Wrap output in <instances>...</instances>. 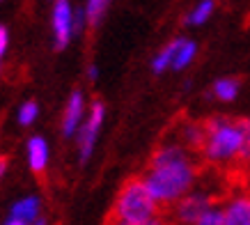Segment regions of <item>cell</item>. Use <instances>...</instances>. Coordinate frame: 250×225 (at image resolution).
<instances>
[{
	"mask_svg": "<svg viewBox=\"0 0 250 225\" xmlns=\"http://www.w3.org/2000/svg\"><path fill=\"white\" fill-rule=\"evenodd\" d=\"M145 184L161 204V209H170L182 195L195 188L200 180V161L197 154L184 147L172 134L154 150L147 173L143 175Z\"/></svg>",
	"mask_w": 250,
	"mask_h": 225,
	"instance_id": "cell-1",
	"label": "cell"
},
{
	"mask_svg": "<svg viewBox=\"0 0 250 225\" xmlns=\"http://www.w3.org/2000/svg\"><path fill=\"white\" fill-rule=\"evenodd\" d=\"M246 127L243 120H234L228 115H216L205 122V143L200 150V158L213 168H229L241 163Z\"/></svg>",
	"mask_w": 250,
	"mask_h": 225,
	"instance_id": "cell-2",
	"label": "cell"
},
{
	"mask_svg": "<svg viewBox=\"0 0 250 225\" xmlns=\"http://www.w3.org/2000/svg\"><path fill=\"white\" fill-rule=\"evenodd\" d=\"M161 211H163L161 204L154 200V195L149 193V188H147L143 177H131L120 188L108 221H115V223H138V221H147V218L159 216Z\"/></svg>",
	"mask_w": 250,
	"mask_h": 225,
	"instance_id": "cell-3",
	"label": "cell"
},
{
	"mask_svg": "<svg viewBox=\"0 0 250 225\" xmlns=\"http://www.w3.org/2000/svg\"><path fill=\"white\" fill-rule=\"evenodd\" d=\"M197 55V44L188 37L172 39L167 46H163L156 55L152 58V71L156 76L166 74V71H184Z\"/></svg>",
	"mask_w": 250,
	"mask_h": 225,
	"instance_id": "cell-4",
	"label": "cell"
},
{
	"mask_svg": "<svg viewBox=\"0 0 250 225\" xmlns=\"http://www.w3.org/2000/svg\"><path fill=\"white\" fill-rule=\"evenodd\" d=\"M213 202H218L213 193L205 188H190L186 195H182L177 202L170 207V225H193L202 216Z\"/></svg>",
	"mask_w": 250,
	"mask_h": 225,
	"instance_id": "cell-5",
	"label": "cell"
},
{
	"mask_svg": "<svg viewBox=\"0 0 250 225\" xmlns=\"http://www.w3.org/2000/svg\"><path fill=\"white\" fill-rule=\"evenodd\" d=\"M104 120H106V106H104V101H92V106L87 108V112H85L83 124H81L76 131L78 161H81V163H87V161H90L92 152L97 147L99 131L104 127Z\"/></svg>",
	"mask_w": 250,
	"mask_h": 225,
	"instance_id": "cell-6",
	"label": "cell"
},
{
	"mask_svg": "<svg viewBox=\"0 0 250 225\" xmlns=\"http://www.w3.org/2000/svg\"><path fill=\"white\" fill-rule=\"evenodd\" d=\"M51 28H53L55 51L67 48L69 42L76 37L74 35V7L69 0H55L53 12H51Z\"/></svg>",
	"mask_w": 250,
	"mask_h": 225,
	"instance_id": "cell-7",
	"label": "cell"
},
{
	"mask_svg": "<svg viewBox=\"0 0 250 225\" xmlns=\"http://www.w3.org/2000/svg\"><path fill=\"white\" fill-rule=\"evenodd\" d=\"M220 204L225 225H250V191L229 193Z\"/></svg>",
	"mask_w": 250,
	"mask_h": 225,
	"instance_id": "cell-8",
	"label": "cell"
},
{
	"mask_svg": "<svg viewBox=\"0 0 250 225\" xmlns=\"http://www.w3.org/2000/svg\"><path fill=\"white\" fill-rule=\"evenodd\" d=\"M87 106H85V97L81 90H74L69 94V101L64 106V115H62V134L64 138H74L78 127L83 124Z\"/></svg>",
	"mask_w": 250,
	"mask_h": 225,
	"instance_id": "cell-9",
	"label": "cell"
},
{
	"mask_svg": "<svg viewBox=\"0 0 250 225\" xmlns=\"http://www.w3.org/2000/svg\"><path fill=\"white\" fill-rule=\"evenodd\" d=\"M172 135L184 147H188L190 152H195L200 157V150H202V143H205V122L184 117V120L177 122V129L172 131Z\"/></svg>",
	"mask_w": 250,
	"mask_h": 225,
	"instance_id": "cell-10",
	"label": "cell"
},
{
	"mask_svg": "<svg viewBox=\"0 0 250 225\" xmlns=\"http://www.w3.org/2000/svg\"><path fill=\"white\" fill-rule=\"evenodd\" d=\"M48 157H51V152H48L46 138H42V135H32L30 140H28V163H30L32 173L35 175L44 173L46 165H48Z\"/></svg>",
	"mask_w": 250,
	"mask_h": 225,
	"instance_id": "cell-11",
	"label": "cell"
},
{
	"mask_svg": "<svg viewBox=\"0 0 250 225\" xmlns=\"http://www.w3.org/2000/svg\"><path fill=\"white\" fill-rule=\"evenodd\" d=\"M39 209H42V200H39L37 195H25V198H21V200H16V202L12 204L9 216L19 218V221H23L25 225H30L39 218Z\"/></svg>",
	"mask_w": 250,
	"mask_h": 225,
	"instance_id": "cell-12",
	"label": "cell"
},
{
	"mask_svg": "<svg viewBox=\"0 0 250 225\" xmlns=\"http://www.w3.org/2000/svg\"><path fill=\"white\" fill-rule=\"evenodd\" d=\"M241 92V83L239 78H232V76H223L218 81H213L211 90H209V97L220 101V104H232Z\"/></svg>",
	"mask_w": 250,
	"mask_h": 225,
	"instance_id": "cell-13",
	"label": "cell"
},
{
	"mask_svg": "<svg viewBox=\"0 0 250 225\" xmlns=\"http://www.w3.org/2000/svg\"><path fill=\"white\" fill-rule=\"evenodd\" d=\"M213 9H216V2H213V0H200L195 7L188 12L186 23H188V25H205V23L211 19Z\"/></svg>",
	"mask_w": 250,
	"mask_h": 225,
	"instance_id": "cell-14",
	"label": "cell"
},
{
	"mask_svg": "<svg viewBox=\"0 0 250 225\" xmlns=\"http://www.w3.org/2000/svg\"><path fill=\"white\" fill-rule=\"evenodd\" d=\"M108 7H110V0H87L85 2V19H87V25L90 28H97L101 19L106 16Z\"/></svg>",
	"mask_w": 250,
	"mask_h": 225,
	"instance_id": "cell-15",
	"label": "cell"
},
{
	"mask_svg": "<svg viewBox=\"0 0 250 225\" xmlns=\"http://www.w3.org/2000/svg\"><path fill=\"white\" fill-rule=\"evenodd\" d=\"M37 117H39V106L35 104V101H25V104L19 108V124H21V127H32Z\"/></svg>",
	"mask_w": 250,
	"mask_h": 225,
	"instance_id": "cell-16",
	"label": "cell"
},
{
	"mask_svg": "<svg viewBox=\"0 0 250 225\" xmlns=\"http://www.w3.org/2000/svg\"><path fill=\"white\" fill-rule=\"evenodd\" d=\"M193 225H225V221H223V211H220V204L213 202Z\"/></svg>",
	"mask_w": 250,
	"mask_h": 225,
	"instance_id": "cell-17",
	"label": "cell"
},
{
	"mask_svg": "<svg viewBox=\"0 0 250 225\" xmlns=\"http://www.w3.org/2000/svg\"><path fill=\"white\" fill-rule=\"evenodd\" d=\"M108 225H170L166 216H154V218H147V221H138V223H115V221H108Z\"/></svg>",
	"mask_w": 250,
	"mask_h": 225,
	"instance_id": "cell-18",
	"label": "cell"
},
{
	"mask_svg": "<svg viewBox=\"0 0 250 225\" xmlns=\"http://www.w3.org/2000/svg\"><path fill=\"white\" fill-rule=\"evenodd\" d=\"M246 127V143H243V154H241V163H250V120H243Z\"/></svg>",
	"mask_w": 250,
	"mask_h": 225,
	"instance_id": "cell-19",
	"label": "cell"
},
{
	"mask_svg": "<svg viewBox=\"0 0 250 225\" xmlns=\"http://www.w3.org/2000/svg\"><path fill=\"white\" fill-rule=\"evenodd\" d=\"M87 25V19H85V9H78L74 12V35H81Z\"/></svg>",
	"mask_w": 250,
	"mask_h": 225,
	"instance_id": "cell-20",
	"label": "cell"
},
{
	"mask_svg": "<svg viewBox=\"0 0 250 225\" xmlns=\"http://www.w3.org/2000/svg\"><path fill=\"white\" fill-rule=\"evenodd\" d=\"M7 46H9V32L5 25H0V67H2V55L7 51Z\"/></svg>",
	"mask_w": 250,
	"mask_h": 225,
	"instance_id": "cell-21",
	"label": "cell"
},
{
	"mask_svg": "<svg viewBox=\"0 0 250 225\" xmlns=\"http://www.w3.org/2000/svg\"><path fill=\"white\" fill-rule=\"evenodd\" d=\"M97 76H99V67L97 65H90V67H87V78H90V81H97Z\"/></svg>",
	"mask_w": 250,
	"mask_h": 225,
	"instance_id": "cell-22",
	"label": "cell"
},
{
	"mask_svg": "<svg viewBox=\"0 0 250 225\" xmlns=\"http://www.w3.org/2000/svg\"><path fill=\"white\" fill-rule=\"evenodd\" d=\"M5 170H7V158H5V157H0V177L5 175Z\"/></svg>",
	"mask_w": 250,
	"mask_h": 225,
	"instance_id": "cell-23",
	"label": "cell"
},
{
	"mask_svg": "<svg viewBox=\"0 0 250 225\" xmlns=\"http://www.w3.org/2000/svg\"><path fill=\"white\" fill-rule=\"evenodd\" d=\"M2 225H25V223H23V221H19V218H12V216H9Z\"/></svg>",
	"mask_w": 250,
	"mask_h": 225,
	"instance_id": "cell-24",
	"label": "cell"
},
{
	"mask_svg": "<svg viewBox=\"0 0 250 225\" xmlns=\"http://www.w3.org/2000/svg\"><path fill=\"white\" fill-rule=\"evenodd\" d=\"M30 225H46V221H44V218H37V221H35V223H30Z\"/></svg>",
	"mask_w": 250,
	"mask_h": 225,
	"instance_id": "cell-25",
	"label": "cell"
},
{
	"mask_svg": "<svg viewBox=\"0 0 250 225\" xmlns=\"http://www.w3.org/2000/svg\"><path fill=\"white\" fill-rule=\"evenodd\" d=\"M246 165H248V180H250V163H246Z\"/></svg>",
	"mask_w": 250,
	"mask_h": 225,
	"instance_id": "cell-26",
	"label": "cell"
},
{
	"mask_svg": "<svg viewBox=\"0 0 250 225\" xmlns=\"http://www.w3.org/2000/svg\"><path fill=\"white\" fill-rule=\"evenodd\" d=\"M0 2H2V0H0Z\"/></svg>",
	"mask_w": 250,
	"mask_h": 225,
	"instance_id": "cell-27",
	"label": "cell"
}]
</instances>
